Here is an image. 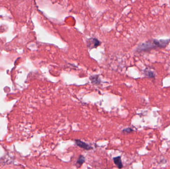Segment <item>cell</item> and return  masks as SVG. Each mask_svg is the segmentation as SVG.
<instances>
[{
	"mask_svg": "<svg viewBox=\"0 0 170 169\" xmlns=\"http://www.w3.org/2000/svg\"><path fill=\"white\" fill-rule=\"evenodd\" d=\"M155 47H156V46L153 43V41L149 40L145 43H142L141 44H140L137 47L136 51L139 52L148 51L149 50L155 48Z\"/></svg>",
	"mask_w": 170,
	"mask_h": 169,
	"instance_id": "obj_1",
	"label": "cell"
},
{
	"mask_svg": "<svg viewBox=\"0 0 170 169\" xmlns=\"http://www.w3.org/2000/svg\"><path fill=\"white\" fill-rule=\"evenodd\" d=\"M153 43L156 46V47H159V48H165L169 42H170V38L169 39L166 40H153Z\"/></svg>",
	"mask_w": 170,
	"mask_h": 169,
	"instance_id": "obj_2",
	"label": "cell"
},
{
	"mask_svg": "<svg viewBox=\"0 0 170 169\" xmlns=\"http://www.w3.org/2000/svg\"><path fill=\"white\" fill-rule=\"evenodd\" d=\"M87 46L90 49L95 48L100 45L98 40L95 38H90L87 41Z\"/></svg>",
	"mask_w": 170,
	"mask_h": 169,
	"instance_id": "obj_3",
	"label": "cell"
},
{
	"mask_svg": "<svg viewBox=\"0 0 170 169\" xmlns=\"http://www.w3.org/2000/svg\"><path fill=\"white\" fill-rule=\"evenodd\" d=\"M75 143L77 145L79 146L80 148H83L84 149L89 150L92 149V147L91 146L87 144L86 143L83 142L82 141L79 140H75Z\"/></svg>",
	"mask_w": 170,
	"mask_h": 169,
	"instance_id": "obj_4",
	"label": "cell"
},
{
	"mask_svg": "<svg viewBox=\"0 0 170 169\" xmlns=\"http://www.w3.org/2000/svg\"><path fill=\"white\" fill-rule=\"evenodd\" d=\"M113 162L115 163L116 166L118 167L119 169H122L123 167V164H122V161L121 159L120 156L118 157H114L113 158Z\"/></svg>",
	"mask_w": 170,
	"mask_h": 169,
	"instance_id": "obj_5",
	"label": "cell"
},
{
	"mask_svg": "<svg viewBox=\"0 0 170 169\" xmlns=\"http://www.w3.org/2000/svg\"><path fill=\"white\" fill-rule=\"evenodd\" d=\"M85 158L84 156H80L79 158H78V160H77L76 163V165L77 167L78 168H80L81 166L85 163Z\"/></svg>",
	"mask_w": 170,
	"mask_h": 169,
	"instance_id": "obj_6",
	"label": "cell"
},
{
	"mask_svg": "<svg viewBox=\"0 0 170 169\" xmlns=\"http://www.w3.org/2000/svg\"><path fill=\"white\" fill-rule=\"evenodd\" d=\"M145 74L147 77L150 78H154L155 77V74L154 72H152L151 70H145Z\"/></svg>",
	"mask_w": 170,
	"mask_h": 169,
	"instance_id": "obj_7",
	"label": "cell"
},
{
	"mask_svg": "<svg viewBox=\"0 0 170 169\" xmlns=\"http://www.w3.org/2000/svg\"><path fill=\"white\" fill-rule=\"evenodd\" d=\"M122 131L123 132H126V133H130V132L133 131V130L131 128L128 127V128H125V130H123Z\"/></svg>",
	"mask_w": 170,
	"mask_h": 169,
	"instance_id": "obj_8",
	"label": "cell"
}]
</instances>
